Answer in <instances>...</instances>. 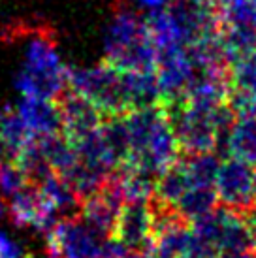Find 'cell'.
<instances>
[{"mask_svg": "<svg viewBox=\"0 0 256 258\" xmlns=\"http://www.w3.org/2000/svg\"><path fill=\"white\" fill-rule=\"evenodd\" d=\"M49 258H62V256H58V254H49Z\"/></svg>", "mask_w": 256, "mask_h": 258, "instance_id": "27", "label": "cell"}, {"mask_svg": "<svg viewBox=\"0 0 256 258\" xmlns=\"http://www.w3.org/2000/svg\"><path fill=\"white\" fill-rule=\"evenodd\" d=\"M30 40L25 49V62L15 78V87L25 96L57 100L68 87L66 66L60 62L51 30L29 29Z\"/></svg>", "mask_w": 256, "mask_h": 258, "instance_id": "1", "label": "cell"}, {"mask_svg": "<svg viewBox=\"0 0 256 258\" xmlns=\"http://www.w3.org/2000/svg\"><path fill=\"white\" fill-rule=\"evenodd\" d=\"M30 134L19 113L10 106H0V162H15Z\"/></svg>", "mask_w": 256, "mask_h": 258, "instance_id": "12", "label": "cell"}, {"mask_svg": "<svg viewBox=\"0 0 256 258\" xmlns=\"http://www.w3.org/2000/svg\"><path fill=\"white\" fill-rule=\"evenodd\" d=\"M45 237L49 254L62 258H102L106 243V239L94 234L79 215L60 219Z\"/></svg>", "mask_w": 256, "mask_h": 258, "instance_id": "5", "label": "cell"}, {"mask_svg": "<svg viewBox=\"0 0 256 258\" xmlns=\"http://www.w3.org/2000/svg\"><path fill=\"white\" fill-rule=\"evenodd\" d=\"M121 208L107 200L102 192L93 194L81 202V209H79V219L85 222L94 234L100 237H113L115 226H117V217H119Z\"/></svg>", "mask_w": 256, "mask_h": 258, "instance_id": "10", "label": "cell"}, {"mask_svg": "<svg viewBox=\"0 0 256 258\" xmlns=\"http://www.w3.org/2000/svg\"><path fill=\"white\" fill-rule=\"evenodd\" d=\"M252 179H254V166L237 157H230L221 162L215 190L219 204L237 213H247L256 209L252 204Z\"/></svg>", "mask_w": 256, "mask_h": 258, "instance_id": "6", "label": "cell"}, {"mask_svg": "<svg viewBox=\"0 0 256 258\" xmlns=\"http://www.w3.org/2000/svg\"><path fill=\"white\" fill-rule=\"evenodd\" d=\"M55 102H57L58 109H60V117H62V134L70 142H76L79 138L100 128L102 113L83 94L66 87L64 93Z\"/></svg>", "mask_w": 256, "mask_h": 258, "instance_id": "7", "label": "cell"}, {"mask_svg": "<svg viewBox=\"0 0 256 258\" xmlns=\"http://www.w3.org/2000/svg\"><path fill=\"white\" fill-rule=\"evenodd\" d=\"M124 79V94H126L128 111L145 109L162 104V94L158 87L155 70L147 72H122Z\"/></svg>", "mask_w": 256, "mask_h": 258, "instance_id": "11", "label": "cell"}, {"mask_svg": "<svg viewBox=\"0 0 256 258\" xmlns=\"http://www.w3.org/2000/svg\"><path fill=\"white\" fill-rule=\"evenodd\" d=\"M66 83L93 102L102 117L128 113L122 72L109 62L91 68H66Z\"/></svg>", "mask_w": 256, "mask_h": 258, "instance_id": "3", "label": "cell"}, {"mask_svg": "<svg viewBox=\"0 0 256 258\" xmlns=\"http://www.w3.org/2000/svg\"><path fill=\"white\" fill-rule=\"evenodd\" d=\"M252 258H256V252H254V256H252Z\"/></svg>", "mask_w": 256, "mask_h": 258, "instance_id": "28", "label": "cell"}, {"mask_svg": "<svg viewBox=\"0 0 256 258\" xmlns=\"http://www.w3.org/2000/svg\"><path fill=\"white\" fill-rule=\"evenodd\" d=\"M27 183L29 181L17 162H0V196L2 198H10Z\"/></svg>", "mask_w": 256, "mask_h": 258, "instance_id": "22", "label": "cell"}, {"mask_svg": "<svg viewBox=\"0 0 256 258\" xmlns=\"http://www.w3.org/2000/svg\"><path fill=\"white\" fill-rule=\"evenodd\" d=\"M221 27H256V0H219Z\"/></svg>", "mask_w": 256, "mask_h": 258, "instance_id": "19", "label": "cell"}, {"mask_svg": "<svg viewBox=\"0 0 256 258\" xmlns=\"http://www.w3.org/2000/svg\"><path fill=\"white\" fill-rule=\"evenodd\" d=\"M106 62L121 72L155 70L157 49L145 17L132 10H117L104 40Z\"/></svg>", "mask_w": 256, "mask_h": 258, "instance_id": "2", "label": "cell"}, {"mask_svg": "<svg viewBox=\"0 0 256 258\" xmlns=\"http://www.w3.org/2000/svg\"><path fill=\"white\" fill-rule=\"evenodd\" d=\"M230 157H237L256 166V113L237 117L228 142Z\"/></svg>", "mask_w": 256, "mask_h": 258, "instance_id": "15", "label": "cell"}, {"mask_svg": "<svg viewBox=\"0 0 256 258\" xmlns=\"http://www.w3.org/2000/svg\"><path fill=\"white\" fill-rule=\"evenodd\" d=\"M252 204L256 208V166H254V179H252Z\"/></svg>", "mask_w": 256, "mask_h": 258, "instance_id": "26", "label": "cell"}, {"mask_svg": "<svg viewBox=\"0 0 256 258\" xmlns=\"http://www.w3.org/2000/svg\"><path fill=\"white\" fill-rule=\"evenodd\" d=\"M188 186H190V181L186 177L185 166L181 162V158L177 157V160L171 162V164L157 177L155 196L160 198L162 202H166V204L175 206Z\"/></svg>", "mask_w": 256, "mask_h": 258, "instance_id": "18", "label": "cell"}, {"mask_svg": "<svg viewBox=\"0 0 256 258\" xmlns=\"http://www.w3.org/2000/svg\"><path fill=\"white\" fill-rule=\"evenodd\" d=\"M217 206H219V198H217L215 186L204 185H190L175 204L179 215L183 217L188 224L192 221H196L198 217L209 213Z\"/></svg>", "mask_w": 256, "mask_h": 258, "instance_id": "16", "label": "cell"}, {"mask_svg": "<svg viewBox=\"0 0 256 258\" xmlns=\"http://www.w3.org/2000/svg\"><path fill=\"white\" fill-rule=\"evenodd\" d=\"M138 2L147 8H162V6H166L170 0H138Z\"/></svg>", "mask_w": 256, "mask_h": 258, "instance_id": "24", "label": "cell"}, {"mask_svg": "<svg viewBox=\"0 0 256 258\" xmlns=\"http://www.w3.org/2000/svg\"><path fill=\"white\" fill-rule=\"evenodd\" d=\"M38 188H40V192H42L43 198L57 209V213L60 215V219L79 215L81 200H79L78 194L72 190V186L68 185L60 175L51 173L49 177H45V179L38 185Z\"/></svg>", "mask_w": 256, "mask_h": 258, "instance_id": "13", "label": "cell"}, {"mask_svg": "<svg viewBox=\"0 0 256 258\" xmlns=\"http://www.w3.org/2000/svg\"><path fill=\"white\" fill-rule=\"evenodd\" d=\"M17 113L23 119L30 136L42 138L62 132V117H60V109L55 100L23 94Z\"/></svg>", "mask_w": 256, "mask_h": 258, "instance_id": "9", "label": "cell"}, {"mask_svg": "<svg viewBox=\"0 0 256 258\" xmlns=\"http://www.w3.org/2000/svg\"><path fill=\"white\" fill-rule=\"evenodd\" d=\"M179 158L185 166L186 177L190 181V185L215 186V179H217V173H219L222 162L215 151L192 153V155L179 153Z\"/></svg>", "mask_w": 256, "mask_h": 258, "instance_id": "17", "label": "cell"}, {"mask_svg": "<svg viewBox=\"0 0 256 258\" xmlns=\"http://www.w3.org/2000/svg\"><path fill=\"white\" fill-rule=\"evenodd\" d=\"M164 10L177 42L183 45L215 34L221 27L213 0H170Z\"/></svg>", "mask_w": 256, "mask_h": 258, "instance_id": "4", "label": "cell"}, {"mask_svg": "<svg viewBox=\"0 0 256 258\" xmlns=\"http://www.w3.org/2000/svg\"><path fill=\"white\" fill-rule=\"evenodd\" d=\"M113 237L126 251H147L153 243V219L147 202H124Z\"/></svg>", "mask_w": 256, "mask_h": 258, "instance_id": "8", "label": "cell"}, {"mask_svg": "<svg viewBox=\"0 0 256 258\" xmlns=\"http://www.w3.org/2000/svg\"><path fill=\"white\" fill-rule=\"evenodd\" d=\"M0 258H30L27 251L15 239L10 237L8 232L0 228Z\"/></svg>", "mask_w": 256, "mask_h": 258, "instance_id": "23", "label": "cell"}, {"mask_svg": "<svg viewBox=\"0 0 256 258\" xmlns=\"http://www.w3.org/2000/svg\"><path fill=\"white\" fill-rule=\"evenodd\" d=\"M230 89L256 94V51L237 57L228 64Z\"/></svg>", "mask_w": 256, "mask_h": 258, "instance_id": "21", "label": "cell"}, {"mask_svg": "<svg viewBox=\"0 0 256 258\" xmlns=\"http://www.w3.org/2000/svg\"><path fill=\"white\" fill-rule=\"evenodd\" d=\"M100 136L106 145L109 157L113 158L115 166L124 164L130 157V140H128L124 115H107L102 117Z\"/></svg>", "mask_w": 256, "mask_h": 258, "instance_id": "14", "label": "cell"}, {"mask_svg": "<svg viewBox=\"0 0 256 258\" xmlns=\"http://www.w3.org/2000/svg\"><path fill=\"white\" fill-rule=\"evenodd\" d=\"M121 258H147V254L143 251H126Z\"/></svg>", "mask_w": 256, "mask_h": 258, "instance_id": "25", "label": "cell"}, {"mask_svg": "<svg viewBox=\"0 0 256 258\" xmlns=\"http://www.w3.org/2000/svg\"><path fill=\"white\" fill-rule=\"evenodd\" d=\"M219 38L230 62L256 51V27H219Z\"/></svg>", "mask_w": 256, "mask_h": 258, "instance_id": "20", "label": "cell"}]
</instances>
